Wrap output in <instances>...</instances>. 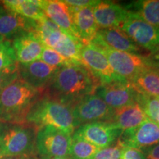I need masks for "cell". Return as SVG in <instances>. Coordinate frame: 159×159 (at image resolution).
<instances>
[{
  "mask_svg": "<svg viewBox=\"0 0 159 159\" xmlns=\"http://www.w3.org/2000/svg\"><path fill=\"white\" fill-rule=\"evenodd\" d=\"M100 82L82 63L61 67L46 92L52 97L71 105L88 95L96 94Z\"/></svg>",
  "mask_w": 159,
  "mask_h": 159,
  "instance_id": "1",
  "label": "cell"
},
{
  "mask_svg": "<svg viewBox=\"0 0 159 159\" xmlns=\"http://www.w3.org/2000/svg\"><path fill=\"white\" fill-rule=\"evenodd\" d=\"M44 92L19 77L0 92V122L26 124L30 109Z\"/></svg>",
  "mask_w": 159,
  "mask_h": 159,
  "instance_id": "2",
  "label": "cell"
},
{
  "mask_svg": "<svg viewBox=\"0 0 159 159\" xmlns=\"http://www.w3.org/2000/svg\"><path fill=\"white\" fill-rule=\"evenodd\" d=\"M25 123L39 129L43 126H53L72 135L77 128L71 107L52 97L45 92L25 117Z\"/></svg>",
  "mask_w": 159,
  "mask_h": 159,
  "instance_id": "3",
  "label": "cell"
},
{
  "mask_svg": "<svg viewBox=\"0 0 159 159\" xmlns=\"http://www.w3.org/2000/svg\"><path fill=\"white\" fill-rule=\"evenodd\" d=\"M37 128L28 124L0 122V155L35 156Z\"/></svg>",
  "mask_w": 159,
  "mask_h": 159,
  "instance_id": "4",
  "label": "cell"
},
{
  "mask_svg": "<svg viewBox=\"0 0 159 159\" xmlns=\"http://www.w3.org/2000/svg\"><path fill=\"white\" fill-rule=\"evenodd\" d=\"M91 43L104 53L115 72L129 82L141 72L152 68V62L149 56L115 50L96 38Z\"/></svg>",
  "mask_w": 159,
  "mask_h": 159,
  "instance_id": "5",
  "label": "cell"
},
{
  "mask_svg": "<svg viewBox=\"0 0 159 159\" xmlns=\"http://www.w3.org/2000/svg\"><path fill=\"white\" fill-rule=\"evenodd\" d=\"M72 135L53 126L38 129L35 136V150L40 157L69 156Z\"/></svg>",
  "mask_w": 159,
  "mask_h": 159,
  "instance_id": "6",
  "label": "cell"
},
{
  "mask_svg": "<svg viewBox=\"0 0 159 159\" xmlns=\"http://www.w3.org/2000/svg\"><path fill=\"white\" fill-rule=\"evenodd\" d=\"M77 128L96 122H110L114 110L97 94L88 95L71 105Z\"/></svg>",
  "mask_w": 159,
  "mask_h": 159,
  "instance_id": "7",
  "label": "cell"
},
{
  "mask_svg": "<svg viewBox=\"0 0 159 159\" xmlns=\"http://www.w3.org/2000/svg\"><path fill=\"white\" fill-rule=\"evenodd\" d=\"M121 30L139 47L150 52L159 44V28L145 21L134 12L129 11Z\"/></svg>",
  "mask_w": 159,
  "mask_h": 159,
  "instance_id": "8",
  "label": "cell"
},
{
  "mask_svg": "<svg viewBox=\"0 0 159 159\" xmlns=\"http://www.w3.org/2000/svg\"><path fill=\"white\" fill-rule=\"evenodd\" d=\"M81 63L99 80L100 85L128 81L115 72L104 53L91 42L84 44L81 52Z\"/></svg>",
  "mask_w": 159,
  "mask_h": 159,
  "instance_id": "9",
  "label": "cell"
},
{
  "mask_svg": "<svg viewBox=\"0 0 159 159\" xmlns=\"http://www.w3.org/2000/svg\"><path fill=\"white\" fill-rule=\"evenodd\" d=\"M114 110L136 104L139 93L129 81L114 82L100 85L96 94Z\"/></svg>",
  "mask_w": 159,
  "mask_h": 159,
  "instance_id": "10",
  "label": "cell"
},
{
  "mask_svg": "<svg viewBox=\"0 0 159 159\" xmlns=\"http://www.w3.org/2000/svg\"><path fill=\"white\" fill-rule=\"evenodd\" d=\"M118 142L125 148H149L159 143V127L156 122L147 118L136 128L122 131Z\"/></svg>",
  "mask_w": 159,
  "mask_h": 159,
  "instance_id": "11",
  "label": "cell"
},
{
  "mask_svg": "<svg viewBox=\"0 0 159 159\" xmlns=\"http://www.w3.org/2000/svg\"><path fill=\"white\" fill-rule=\"evenodd\" d=\"M75 132L87 142L103 149L111 146L122 131L110 122H96L81 125Z\"/></svg>",
  "mask_w": 159,
  "mask_h": 159,
  "instance_id": "12",
  "label": "cell"
},
{
  "mask_svg": "<svg viewBox=\"0 0 159 159\" xmlns=\"http://www.w3.org/2000/svg\"><path fill=\"white\" fill-rule=\"evenodd\" d=\"M59 69L41 60L27 64L19 63V78L33 88L43 91L48 87Z\"/></svg>",
  "mask_w": 159,
  "mask_h": 159,
  "instance_id": "13",
  "label": "cell"
},
{
  "mask_svg": "<svg viewBox=\"0 0 159 159\" xmlns=\"http://www.w3.org/2000/svg\"><path fill=\"white\" fill-rule=\"evenodd\" d=\"M93 12L99 29H121L129 13L125 7L110 1H99Z\"/></svg>",
  "mask_w": 159,
  "mask_h": 159,
  "instance_id": "14",
  "label": "cell"
},
{
  "mask_svg": "<svg viewBox=\"0 0 159 159\" xmlns=\"http://www.w3.org/2000/svg\"><path fill=\"white\" fill-rule=\"evenodd\" d=\"M40 7L45 15L63 32L78 38L73 23L70 7L64 1L39 0Z\"/></svg>",
  "mask_w": 159,
  "mask_h": 159,
  "instance_id": "15",
  "label": "cell"
},
{
  "mask_svg": "<svg viewBox=\"0 0 159 159\" xmlns=\"http://www.w3.org/2000/svg\"><path fill=\"white\" fill-rule=\"evenodd\" d=\"M17 62L27 64L41 60L43 45L33 32H27L11 41Z\"/></svg>",
  "mask_w": 159,
  "mask_h": 159,
  "instance_id": "16",
  "label": "cell"
},
{
  "mask_svg": "<svg viewBox=\"0 0 159 159\" xmlns=\"http://www.w3.org/2000/svg\"><path fill=\"white\" fill-rule=\"evenodd\" d=\"M35 23L34 20L27 19L5 8L0 12V35L4 40L11 41L24 33L34 31Z\"/></svg>",
  "mask_w": 159,
  "mask_h": 159,
  "instance_id": "17",
  "label": "cell"
},
{
  "mask_svg": "<svg viewBox=\"0 0 159 159\" xmlns=\"http://www.w3.org/2000/svg\"><path fill=\"white\" fill-rule=\"evenodd\" d=\"M69 7L79 39L84 44L91 42L99 30L95 21L93 7Z\"/></svg>",
  "mask_w": 159,
  "mask_h": 159,
  "instance_id": "18",
  "label": "cell"
},
{
  "mask_svg": "<svg viewBox=\"0 0 159 159\" xmlns=\"http://www.w3.org/2000/svg\"><path fill=\"white\" fill-rule=\"evenodd\" d=\"M95 38L115 50L134 54L141 52V47L119 28L99 29Z\"/></svg>",
  "mask_w": 159,
  "mask_h": 159,
  "instance_id": "19",
  "label": "cell"
},
{
  "mask_svg": "<svg viewBox=\"0 0 159 159\" xmlns=\"http://www.w3.org/2000/svg\"><path fill=\"white\" fill-rule=\"evenodd\" d=\"M144 111L138 103L114 110L110 123L121 131L136 128L146 119Z\"/></svg>",
  "mask_w": 159,
  "mask_h": 159,
  "instance_id": "20",
  "label": "cell"
},
{
  "mask_svg": "<svg viewBox=\"0 0 159 159\" xmlns=\"http://www.w3.org/2000/svg\"><path fill=\"white\" fill-rule=\"evenodd\" d=\"M1 3L7 11L27 19L39 21L47 16L40 7L39 0H7Z\"/></svg>",
  "mask_w": 159,
  "mask_h": 159,
  "instance_id": "21",
  "label": "cell"
},
{
  "mask_svg": "<svg viewBox=\"0 0 159 159\" xmlns=\"http://www.w3.org/2000/svg\"><path fill=\"white\" fill-rule=\"evenodd\" d=\"M130 83L139 94L159 98V73L152 68L141 72Z\"/></svg>",
  "mask_w": 159,
  "mask_h": 159,
  "instance_id": "22",
  "label": "cell"
},
{
  "mask_svg": "<svg viewBox=\"0 0 159 159\" xmlns=\"http://www.w3.org/2000/svg\"><path fill=\"white\" fill-rule=\"evenodd\" d=\"M84 43L78 38L65 33L61 41L53 48L72 63H81V52Z\"/></svg>",
  "mask_w": 159,
  "mask_h": 159,
  "instance_id": "23",
  "label": "cell"
},
{
  "mask_svg": "<svg viewBox=\"0 0 159 159\" xmlns=\"http://www.w3.org/2000/svg\"><path fill=\"white\" fill-rule=\"evenodd\" d=\"M145 21L159 28V0H140L130 2L126 8Z\"/></svg>",
  "mask_w": 159,
  "mask_h": 159,
  "instance_id": "24",
  "label": "cell"
},
{
  "mask_svg": "<svg viewBox=\"0 0 159 159\" xmlns=\"http://www.w3.org/2000/svg\"><path fill=\"white\" fill-rule=\"evenodd\" d=\"M99 150L75 132L71 136L69 156L72 159H91Z\"/></svg>",
  "mask_w": 159,
  "mask_h": 159,
  "instance_id": "25",
  "label": "cell"
},
{
  "mask_svg": "<svg viewBox=\"0 0 159 159\" xmlns=\"http://www.w3.org/2000/svg\"><path fill=\"white\" fill-rule=\"evenodd\" d=\"M145 115L150 120L156 122L159 116V98L139 94L138 102Z\"/></svg>",
  "mask_w": 159,
  "mask_h": 159,
  "instance_id": "26",
  "label": "cell"
},
{
  "mask_svg": "<svg viewBox=\"0 0 159 159\" xmlns=\"http://www.w3.org/2000/svg\"><path fill=\"white\" fill-rule=\"evenodd\" d=\"M41 61L52 66L58 67V68L72 64V63L60 55L55 49L50 47H45V46H43L42 53L41 55Z\"/></svg>",
  "mask_w": 159,
  "mask_h": 159,
  "instance_id": "27",
  "label": "cell"
},
{
  "mask_svg": "<svg viewBox=\"0 0 159 159\" xmlns=\"http://www.w3.org/2000/svg\"><path fill=\"white\" fill-rule=\"evenodd\" d=\"M18 63L11 41L4 40L0 43V70Z\"/></svg>",
  "mask_w": 159,
  "mask_h": 159,
  "instance_id": "28",
  "label": "cell"
},
{
  "mask_svg": "<svg viewBox=\"0 0 159 159\" xmlns=\"http://www.w3.org/2000/svg\"><path fill=\"white\" fill-rule=\"evenodd\" d=\"M19 77V63L0 70V92Z\"/></svg>",
  "mask_w": 159,
  "mask_h": 159,
  "instance_id": "29",
  "label": "cell"
},
{
  "mask_svg": "<svg viewBox=\"0 0 159 159\" xmlns=\"http://www.w3.org/2000/svg\"><path fill=\"white\" fill-rule=\"evenodd\" d=\"M123 147L118 141L114 146L100 149L91 159H120Z\"/></svg>",
  "mask_w": 159,
  "mask_h": 159,
  "instance_id": "30",
  "label": "cell"
},
{
  "mask_svg": "<svg viewBox=\"0 0 159 159\" xmlns=\"http://www.w3.org/2000/svg\"><path fill=\"white\" fill-rule=\"evenodd\" d=\"M120 159H146V158L141 150L125 147L122 149Z\"/></svg>",
  "mask_w": 159,
  "mask_h": 159,
  "instance_id": "31",
  "label": "cell"
},
{
  "mask_svg": "<svg viewBox=\"0 0 159 159\" xmlns=\"http://www.w3.org/2000/svg\"><path fill=\"white\" fill-rule=\"evenodd\" d=\"M64 2L71 7H94L99 1H97V0H65Z\"/></svg>",
  "mask_w": 159,
  "mask_h": 159,
  "instance_id": "32",
  "label": "cell"
},
{
  "mask_svg": "<svg viewBox=\"0 0 159 159\" xmlns=\"http://www.w3.org/2000/svg\"><path fill=\"white\" fill-rule=\"evenodd\" d=\"M145 158L146 159H159V143L148 149Z\"/></svg>",
  "mask_w": 159,
  "mask_h": 159,
  "instance_id": "33",
  "label": "cell"
},
{
  "mask_svg": "<svg viewBox=\"0 0 159 159\" xmlns=\"http://www.w3.org/2000/svg\"><path fill=\"white\" fill-rule=\"evenodd\" d=\"M148 56L151 61H152V62H159V44Z\"/></svg>",
  "mask_w": 159,
  "mask_h": 159,
  "instance_id": "34",
  "label": "cell"
},
{
  "mask_svg": "<svg viewBox=\"0 0 159 159\" xmlns=\"http://www.w3.org/2000/svg\"><path fill=\"white\" fill-rule=\"evenodd\" d=\"M0 159H39L35 156H5L2 157Z\"/></svg>",
  "mask_w": 159,
  "mask_h": 159,
  "instance_id": "35",
  "label": "cell"
},
{
  "mask_svg": "<svg viewBox=\"0 0 159 159\" xmlns=\"http://www.w3.org/2000/svg\"><path fill=\"white\" fill-rule=\"evenodd\" d=\"M39 159H72L70 156L67 157H40Z\"/></svg>",
  "mask_w": 159,
  "mask_h": 159,
  "instance_id": "36",
  "label": "cell"
},
{
  "mask_svg": "<svg viewBox=\"0 0 159 159\" xmlns=\"http://www.w3.org/2000/svg\"><path fill=\"white\" fill-rule=\"evenodd\" d=\"M152 69H154L155 71H156L158 73H159V62H156V63L152 62Z\"/></svg>",
  "mask_w": 159,
  "mask_h": 159,
  "instance_id": "37",
  "label": "cell"
},
{
  "mask_svg": "<svg viewBox=\"0 0 159 159\" xmlns=\"http://www.w3.org/2000/svg\"><path fill=\"white\" fill-rule=\"evenodd\" d=\"M5 9V7H3V5H2V3H1V2H0V12H2L3 11V10Z\"/></svg>",
  "mask_w": 159,
  "mask_h": 159,
  "instance_id": "38",
  "label": "cell"
},
{
  "mask_svg": "<svg viewBox=\"0 0 159 159\" xmlns=\"http://www.w3.org/2000/svg\"><path fill=\"white\" fill-rule=\"evenodd\" d=\"M3 41H4V39H3L2 37L1 36V35H0V43H1V42H2Z\"/></svg>",
  "mask_w": 159,
  "mask_h": 159,
  "instance_id": "39",
  "label": "cell"
},
{
  "mask_svg": "<svg viewBox=\"0 0 159 159\" xmlns=\"http://www.w3.org/2000/svg\"><path fill=\"white\" fill-rule=\"evenodd\" d=\"M156 123H157V125H158V127H159V116H158V119H157V122H156Z\"/></svg>",
  "mask_w": 159,
  "mask_h": 159,
  "instance_id": "40",
  "label": "cell"
},
{
  "mask_svg": "<svg viewBox=\"0 0 159 159\" xmlns=\"http://www.w3.org/2000/svg\"><path fill=\"white\" fill-rule=\"evenodd\" d=\"M2 158V156H1V155H0V158Z\"/></svg>",
  "mask_w": 159,
  "mask_h": 159,
  "instance_id": "41",
  "label": "cell"
}]
</instances>
